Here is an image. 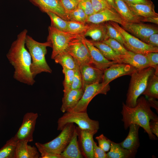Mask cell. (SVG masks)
<instances>
[{
    "label": "cell",
    "mask_w": 158,
    "mask_h": 158,
    "mask_svg": "<svg viewBox=\"0 0 158 158\" xmlns=\"http://www.w3.org/2000/svg\"><path fill=\"white\" fill-rule=\"evenodd\" d=\"M63 6L68 14L77 9L79 1L77 0H60Z\"/></svg>",
    "instance_id": "40"
},
{
    "label": "cell",
    "mask_w": 158,
    "mask_h": 158,
    "mask_svg": "<svg viewBox=\"0 0 158 158\" xmlns=\"http://www.w3.org/2000/svg\"><path fill=\"white\" fill-rule=\"evenodd\" d=\"M137 69L124 63L114 64L104 71L102 83L105 85L109 84L112 81L121 76L131 74Z\"/></svg>",
    "instance_id": "12"
},
{
    "label": "cell",
    "mask_w": 158,
    "mask_h": 158,
    "mask_svg": "<svg viewBox=\"0 0 158 158\" xmlns=\"http://www.w3.org/2000/svg\"><path fill=\"white\" fill-rule=\"evenodd\" d=\"M38 117V114L37 113L30 112L26 113L19 130L11 139L16 143L19 141L28 142L32 141L33 134Z\"/></svg>",
    "instance_id": "10"
},
{
    "label": "cell",
    "mask_w": 158,
    "mask_h": 158,
    "mask_svg": "<svg viewBox=\"0 0 158 158\" xmlns=\"http://www.w3.org/2000/svg\"><path fill=\"white\" fill-rule=\"evenodd\" d=\"M95 139L97 141L98 146L105 152L108 151L111 146V141L103 134L96 137Z\"/></svg>",
    "instance_id": "38"
},
{
    "label": "cell",
    "mask_w": 158,
    "mask_h": 158,
    "mask_svg": "<svg viewBox=\"0 0 158 158\" xmlns=\"http://www.w3.org/2000/svg\"><path fill=\"white\" fill-rule=\"evenodd\" d=\"M120 57L121 63L128 64L137 69L150 67L145 55L128 51L125 55H120Z\"/></svg>",
    "instance_id": "20"
},
{
    "label": "cell",
    "mask_w": 158,
    "mask_h": 158,
    "mask_svg": "<svg viewBox=\"0 0 158 158\" xmlns=\"http://www.w3.org/2000/svg\"><path fill=\"white\" fill-rule=\"evenodd\" d=\"M27 33V30L24 29L18 35L16 39L12 43L6 57L14 67V78L21 83L32 85L35 80L30 70L31 56L25 47Z\"/></svg>",
    "instance_id": "1"
},
{
    "label": "cell",
    "mask_w": 158,
    "mask_h": 158,
    "mask_svg": "<svg viewBox=\"0 0 158 158\" xmlns=\"http://www.w3.org/2000/svg\"><path fill=\"white\" fill-rule=\"evenodd\" d=\"M114 1L116 11L124 21L132 23H141L142 17L135 14L123 0H114Z\"/></svg>",
    "instance_id": "22"
},
{
    "label": "cell",
    "mask_w": 158,
    "mask_h": 158,
    "mask_svg": "<svg viewBox=\"0 0 158 158\" xmlns=\"http://www.w3.org/2000/svg\"><path fill=\"white\" fill-rule=\"evenodd\" d=\"M62 72L64 75L63 85L64 87L63 92L64 93H65L71 90L75 69H69L63 68Z\"/></svg>",
    "instance_id": "34"
},
{
    "label": "cell",
    "mask_w": 158,
    "mask_h": 158,
    "mask_svg": "<svg viewBox=\"0 0 158 158\" xmlns=\"http://www.w3.org/2000/svg\"><path fill=\"white\" fill-rule=\"evenodd\" d=\"M154 71L153 68L149 67L137 69L131 74L126 95V106L133 107L136 105L137 99L145 90L149 78Z\"/></svg>",
    "instance_id": "4"
},
{
    "label": "cell",
    "mask_w": 158,
    "mask_h": 158,
    "mask_svg": "<svg viewBox=\"0 0 158 158\" xmlns=\"http://www.w3.org/2000/svg\"><path fill=\"white\" fill-rule=\"evenodd\" d=\"M25 44L31 58L30 71L34 78L38 74L42 72L51 73L52 71L48 64L45 59L47 47H51V42L48 41L40 42L27 35Z\"/></svg>",
    "instance_id": "3"
},
{
    "label": "cell",
    "mask_w": 158,
    "mask_h": 158,
    "mask_svg": "<svg viewBox=\"0 0 158 158\" xmlns=\"http://www.w3.org/2000/svg\"><path fill=\"white\" fill-rule=\"evenodd\" d=\"M93 152L94 158H106L107 153L97 145V143L93 140Z\"/></svg>",
    "instance_id": "43"
},
{
    "label": "cell",
    "mask_w": 158,
    "mask_h": 158,
    "mask_svg": "<svg viewBox=\"0 0 158 158\" xmlns=\"http://www.w3.org/2000/svg\"><path fill=\"white\" fill-rule=\"evenodd\" d=\"M145 55L147 57L150 66L154 70L158 69V53L157 52H150Z\"/></svg>",
    "instance_id": "42"
},
{
    "label": "cell",
    "mask_w": 158,
    "mask_h": 158,
    "mask_svg": "<svg viewBox=\"0 0 158 158\" xmlns=\"http://www.w3.org/2000/svg\"><path fill=\"white\" fill-rule=\"evenodd\" d=\"M73 123L80 128L96 132L99 128L98 121L91 119L87 112L69 111L64 113L57 121V130L61 131L68 123Z\"/></svg>",
    "instance_id": "6"
},
{
    "label": "cell",
    "mask_w": 158,
    "mask_h": 158,
    "mask_svg": "<svg viewBox=\"0 0 158 158\" xmlns=\"http://www.w3.org/2000/svg\"><path fill=\"white\" fill-rule=\"evenodd\" d=\"M140 126L135 124L130 125L129 130L126 138L121 142L120 145L124 148L129 150L136 154L140 145L139 138V130Z\"/></svg>",
    "instance_id": "19"
},
{
    "label": "cell",
    "mask_w": 158,
    "mask_h": 158,
    "mask_svg": "<svg viewBox=\"0 0 158 158\" xmlns=\"http://www.w3.org/2000/svg\"><path fill=\"white\" fill-rule=\"evenodd\" d=\"M106 0L109 5L111 6V7L116 11V8L115 5L114 0Z\"/></svg>",
    "instance_id": "50"
},
{
    "label": "cell",
    "mask_w": 158,
    "mask_h": 158,
    "mask_svg": "<svg viewBox=\"0 0 158 158\" xmlns=\"http://www.w3.org/2000/svg\"><path fill=\"white\" fill-rule=\"evenodd\" d=\"M110 90L109 84L105 85L102 83L87 86L84 89L83 95L78 103L70 111L87 112L89 104L95 97L99 94L106 95Z\"/></svg>",
    "instance_id": "9"
},
{
    "label": "cell",
    "mask_w": 158,
    "mask_h": 158,
    "mask_svg": "<svg viewBox=\"0 0 158 158\" xmlns=\"http://www.w3.org/2000/svg\"><path fill=\"white\" fill-rule=\"evenodd\" d=\"M25 141H19L16 144L15 158H38L40 154L37 147L31 146Z\"/></svg>",
    "instance_id": "23"
},
{
    "label": "cell",
    "mask_w": 158,
    "mask_h": 158,
    "mask_svg": "<svg viewBox=\"0 0 158 158\" xmlns=\"http://www.w3.org/2000/svg\"><path fill=\"white\" fill-rule=\"evenodd\" d=\"M62 158H82L78 140L76 127L71 140L68 145L60 154Z\"/></svg>",
    "instance_id": "25"
},
{
    "label": "cell",
    "mask_w": 158,
    "mask_h": 158,
    "mask_svg": "<svg viewBox=\"0 0 158 158\" xmlns=\"http://www.w3.org/2000/svg\"><path fill=\"white\" fill-rule=\"evenodd\" d=\"M83 40L89 50L92 64L95 66L104 71L111 65L117 63L106 59L99 50L84 36L83 37Z\"/></svg>",
    "instance_id": "18"
},
{
    "label": "cell",
    "mask_w": 158,
    "mask_h": 158,
    "mask_svg": "<svg viewBox=\"0 0 158 158\" xmlns=\"http://www.w3.org/2000/svg\"><path fill=\"white\" fill-rule=\"evenodd\" d=\"M78 6L83 11L87 16L95 13L90 0H82L79 1Z\"/></svg>",
    "instance_id": "39"
},
{
    "label": "cell",
    "mask_w": 158,
    "mask_h": 158,
    "mask_svg": "<svg viewBox=\"0 0 158 158\" xmlns=\"http://www.w3.org/2000/svg\"><path fill=\"white\" fill-rule=\"evenodd\" d=\"M151 107L147 100L143 96L138 98L136 105L133 107L123 103L121 113L124 129H127L132 124L138 125L147 133L150 140H157L158 138L150 131L149 124L151 120L158 119V117Z\"/></svg>",
    "instance_id": "2"
},
{
    "label": "cell",
    "mask_w": 158,
    "mask_h": 158,
    "mask_svg": "<svg viewBox=\"0 0 158 158\" xmlns=\"http://www.w3.org/2000/svg\"><path fill=\"white\" fill-rule=\"evenodd\" d=\"M82 76L83 89L87 86L97 83H102L104 71L93 64L85 63L79 66Z\"/></svg>",
    "instance_id": "15"
},
{
    "label": "cell",
    "mask_w": 158,
    "mask_h": 158,
    "mask_svg": "<svg viewBox=\"0 0 158 158\" xmlns=\"http://www.w3.org/2000/svg\"><path fill=\"white\" fill-rule=\"evenodd\" d=\"M145 43L153 46L158 47V33H155L151 35Z\"/></svg>",
    "instance_id": "44"
},
{
    "label": "cell",
    "mask_w": 158,
    "mask_h": 158,
    "mask_svg": "<svg viewBox=\"0 0 158 158\" xmlns=\"http://www.w3.org/2000/svg\"><path fill=\"white\" fill-rule=\"evenodd\" d=\"M141 22H148L158 24V17H142L141 20Z\"/></svg>",
    "instance_id": "48"
},
{
    "label": "cell",
    "mask_w": 158,
    "mask_h": 158,
    "mask_svg": "<svg viewBox=\"0 0 158 158\" xmlns=\"http://www.w3.org/2000/svg\"><path fill=\"white\" fill-rule=\"evenodd\" d=\"M90 24L89 28L84 34L85 37L89 36L92 40L97 42H102L108 38L105 23Z\"/></svg>",
    "instance_id": "24"
},
{
    "label": "cell",
    "mask_w": 158,
    "mask_h": 158,
    "mask_svg": "<svg viewBox=\"0 0 158 158\" xmlns=\"http://www.w3.org/2000/svg\"><path fill=\"white\" fill-rule=\"evenodd\" d=\"M83 89L82 76L78 64L75 69V72L71 89L79 90Z\"/></svg>",
    "instance_id": "37"
},
{
    "label": "cell",
    "mask_w": 158,
    "mask_h": 158,
    "mask_svg": "<svg viewBox=\"0 0 158 158\" xmlns=\"http://www.w3.org/2000/svg\"><path fill=\"white\" fill-rule=\"evenodd\" d=\"M102 42L108 45L119 55H125L128 51L119 42L113 39L108 38Z\"/></svg>",
    "instance_id": "35"
},
{
    "label": "cell",
    "mask_w": 158,
    "mask_h": 158,
    "mask_svg": "<svg viewBox=\"0 0 158 158\" xmlns=\"http://www.w3.org/2000/svg\"><path fill=\"white\" fill-rule=\"evenodd\" d=\"M126 3L130 9L137 16L143 17H158V13L155 11L153 3L150 4Z\"/></svg>",
    "instance_id": "26"
},
{
    "label": "cell",
    "mask_w": 158,
    "mask_h": 158,
    "mask_svg": "<svg viewBox=\"0 0 158 158\" xmlns=\"http://www.w3.org/2000/svg\"><path fill=\"white\" fill-rule=\"evenodd\" d=\"M90 0L95 13L105 8H112L106 0Z\"/></svg>",
    "instance_id": "41"
},
{
    "label": "cell",
    "mask_w": 158,
    "mask_h": 158,
    "mask_svg": "<svg viewBox=\"0 0 158 158\" xmlns=\"http://www.w3.org/2000/svg\"><path fill=\"white\" fill-rule=\"evenodd\" d=\"M83 89H71L64 93L62 99V104L60 109L63 113L71 110L77 104L83 93Z\"/></svg>",
    "instance_id": "21"
},
{
    "label": "cell",
    "mask_w": 158,
    "mask_h": 158,
    "mask_svg": "<svg viewBox=\"0 0 158 158\" xmlns=\"http://www.w3.org/2000/svg\"><path fill=\"white\" fill-rule=\"evenodd\" d=\"M41 154V158H62L61 154L48 153L43 151L40 152Z\"/></svg>",
    "instance_id": "47"
},
{
    "label": "cell",
    "mask_w": 158,
    "mask_h": 158,
    "mask_svg": "<svg viewBox=\"0 0 158 158\" xmlns=\"http://www.w3.org/2000/svg\"><path fill=\"white\" fill-rule=\"evenodd\" d=\"M148 98H158V69L154 70L153 73L150 77L146 87L142 93Z\"/></svg>",
    "instance_id": "29"
},
{
    "label": "cell",
    "mask_w": 158,
    "mask_h": 158,
    "mask_svg": "<svg viewBox=\"0 0 158 158\" xmlns=\"http://www.w3.org/2000/svg\"><path fill=\"white\" fill-rule=\"evenodd\" d=\"M123 1L126 3L132 4H150L153 3L151 0H123Z\"/></svg>",
    "instance_id": "46"
},
{
    "label": "cell",
    "mask_w": 158,
    "mask_h": 158,
    "mask_svg": "<svg viewBox=\"0 0 158 158\" xmlns=\"http://www.w3.org/2000/svg\"><path fill=\"white\" fill-rule=\"evenodd\" d=\"M75 127L73 123H68L59 134L52 140L44 144L36 142L35 144L39 151L60 155L70 142Z\"/></svg>",
    "instance_id": "5"
},
{
    "label": "cell",
    "mask_w": 158,
    "mask_h": 158,
    "mask_svg": "<svg viewBox=\"0 0 158 158\" xmlns=\"http://www.w3.org/2000/svg\"><path fill=\"white\" fill-rule=\"evenodd\" d=\"M48 30L47 41L51 44L52 59L60 52L66 51L71 41L83 36L62 31L51 26L49 27Z\"/></svg>",
    "instance_id": "7"
},
{
    "label": "cell",
    "mask_w": 158,
    "mask_h": 158,
    "mask_svg": "<svg viewBox=\"0 0 158 158\" xmlns=\"http://www.w3.org/2000/svg\"><path fill=\"white\" fill-rule=\"evenodd\" d=\"M80 150L83 157L94 158L93 136L97 133L76 127Z\"/></svg>",
    "instance_id": "13"
},
{
    "label": "cell",
    "mask_w": 158,
    "mask_h": 158,
    "mask_svg": "<svg viewBox=\"0 0 158 158\" xmlns=\"http://www.w3.org/2000/svg\"><path fill=\"white\" fill-rule=\"evenodd\" d=\"M135 155L130 150L121 147L119 143L111 141L110 151L107 153L106 158H129L133 157Z\"/></svg>",
    "instance_id": "28"
},
{
    "label": "cell",
    "mask_w": 158,
    "mask_h": 158,
    "mask_svg": "<svg viewBox=\"0 0 158 158\" xmlns=\"http://www.w3.org/2000/svg\"><path fill=\"white\" fill-rule=\"evenodd\" d=\"M105 24L107 30V35L108 38L115 40L124 46V39L120 32L111 25L109 21L106 22L105 23Z\"/></svg>",
    "instance_id": "36"
},
{
    "label": "cell",
    "mask_w": 158,
    "mask_h": 158,
    "mask_svg": "<svg viewBox=\"0 0 158 158\" xmlns=\"http://www.w3.org/2000/svg\"><path fill=\"white\" fill-rule=\"evenodd\" d=\"M156 99L152 98H148L147 100L151 107L154 108L158 112V103Z\"/></svg>",
    "instance_id": "49"
},
{
    "label": "cell",
    "mask_w": 158,
    "mask_h": 158,
    "mask_svg": "<svg viewBox=\"0 0 158 158\" xmlns=\"http://www.w3.org/2000/svg\"><path fill=\"white\" fill-rule=\"evenodd\" d=\"M55 63L60 64L62 68L75 69L78 64L75 60L66 51H62L53 59Z\"/></svg>",
    "instance_id": "30"
},
{
    "label": "cell",
    "mask_w": 158,
    "mask_h": 158,
    "mask_svg": "<svg viewBox=\"0 0 158 158\" xmlns=\"http://www.w3.org/2000/svg\"><path fill=\"white\" fill-rule=\"evenodd\" d=\"M78 0V1H81V0Z\"/></svg>",
    "instance_id": "51"
},
{
    "label": "cell",
    "mask_w": 158,
    "mask_h": 158,
    "mask_svg": "<svg viewBox=\"0 0 158 158\" xmlns=\"http://www.w3.org/2000/svg\"><path fill=\"white\" fill-rule=\"evenodd\" d=\"M149 126L151 132L158 138V119L151 120L149 122Z\"/></svg>",
    "instance_id": "45"
},
{
    "label": "cell",
    "mask_w": 158,
    "mask_h": 158,
    "mask_svg": "<svg viewBox=\"0 0 158 158\" xmlns=\"http://www.w3.org/2000/svg\"><path fill=\"white\" fill-rule=\"evenodd\" d=\"M90 26V24L68 20L67 32L84 36V34L89 28Z\"/></svg>",
    "instance_id": "31"
},
{
    "label": "cell",
    "mask_w": 158,
    "mask_h": 158,
    "mask_svg": "<svg viewBox=\"0 0 158 158\" xmlns=\"http://www.w3.org/2000/svg\"><path fill=\"white\" fill-rule=\"evenodd\" d=\"M46 13L51 20L50 26L59 30L67 32L68 20L63 19L54 13L48 12Z\"/></svg>",
    "instance_id": "32"
},
{
    "label": "cell",
    "mask_w": 158,
    "mask_h": 158,
    "mask_svg": "<svg viewBox=\"0 0 158 158\" xmlns=\"http://www.w3.org/2000/svg\"><path fill=\"white\" fill-rule=\"evenodd\" d=\"M122 35L124 40L123 46L128 51L145 55L150 52H158V47L149 45L134 36L120 27L118 23L109 21Z\"/></svg>",
    "instance_id": "8"
},
{
    "label": "cell",
    "mask_w": 158,
    "mask_h": 158,
    "mask_svg": "<svg viewBox=\"0 0 158 158\" xmlns=\"http://www.w3.org/2000/svg\"><path fill=\"white\" fill-rule=\"evenodd\" d=\"M28 0L43 12H51L64 20H69V15L64 9L60 0Z\"/></svg>",
    "instance_id": "16"
},
{
    "label": "cell",
    "mask_w": 158,
    "mask_h": 158,
    "mask_svg": "<svg viewBox=\"0 0 158 158\" xmlns=\"http://www.w3.org/2000/svg\"><path fill=\"white\" fill-rule=\"evenodd\" d=\"M16 143L11 138L0 149V158H15Z\"/></svg>",
    "instance_id": "33"
},
{
    "label": "cell",
    "mask_w": 158,
    "mask_h": 158,
    "mask_svg": "<svg viewBox=\"0 0 158 158\" xmlns=\"http://www.w3.org/2000/svg\"><path fill=\"white\" fill-rule=\"evenodd\" d=\"M84 36L71 41L66 50L75 60L79 65L85 63L92 64L89 50L83 40Z\"/></svg>",
    "instance_id": "11"
},
{
    "label": "cell",
    "mask_w": 158,
    "mask_h": 158,
    "mask_svg": "<svg viewBox=\"0 0 158 158\" xmlns=\"http://www.w3.org/2000/svg\"><path fill=\"white\" fill-rule=\"evenodd\" d=\"M121 25L125 30L132 34L144 42L151 35L158 33L157 27L141 23H132L123 21Z\"/></svg>",
    "instance_id": "14"
},
{
    "label": "cell",
    "mask_w": 158,
    "mask_h": 158,
    "mask_svg": "<svg viewBox=\"0 0 158 158\" xmlns=\"http://www.w3.org/2000/svg\"><path fill=\"white\" fill-rule=\"evenodd\" d=\"M107 59L117 63H121L120 55L117 54L109 46L102 42L89 40Z\"/></svg>",
    "instance_id": "27"
},
{
    "label": "cell",
    "mask_w": 158,
    "mask_h": 158,
    "mask_svg": "<svg viewBox=\"0 0 158 158\" xmlns=\"http://www.w3.org/2000/svg\"><path fill=\"white\" fill-rule=\"evenodd\" d=\"M124 20L119 14L113 8H105L87 17L86 23L99 24L112 21L121 24Z\"/></svg>",
    "instance_id": "17"
}]
</instances>
